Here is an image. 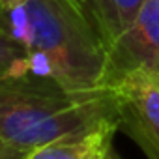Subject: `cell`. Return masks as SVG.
<instances>
[{
    "label": "cell",
    "mask_w": 159,
    "mask_h": 159,
    "mask_svg": "<svg viewBox=\"0 0 159 159\" xmlns=\"http://www.w3.org/2000/svg\"><path fill=\"white\" fill-rule=\"evenodd\" d=\"M23 2L25 0H0V10H10V8H15Z\"/></svg>",
    "instance_id": "obj_9"
},
{
    "label": "cell",
    "mask_w": 159,
    "mask_h": 159,
    "mask_svg": "<svg viewBox=\"0 0 159 159\" xmlns=\"http://www.w3.org/2000/svg\"><path fill=\"white\" fill-rule=\"evenodd\" d=\"M116 131V125H109L90 133L66 137L26 152L23 159H103L112 146Z\"/></svg>",
    "instance_id": "obj_5"
},
{
    "label": "cell",
    "mask_w": 159,
    "mask_h": 159,
    "mask_svg": "<svg viewBox=\"0 0 159 159\" xmlns=\"http://www.w3.org/2000/svg\"><path fill=\"white\" fill-rule=\"evenodd\" d=\"M131 71L159 75V0H144L131 25L111 43L105 86Z\"/></svg>",
    "instance_id": "obj_4"
},
{
    "label": "cell",
    "mask_w": 159,
    "mask_h": 159,
    "mask_svg": "<svg viewBox=\"0 0 159 159\" xmlns=\"http://www.w3.org/2000/svg\"><path fill=\"white\" fill-rule=\"evenodd\" d=\"M26 73H30V66L25 49L0 30V79L19 77Z\"/></svg>",
    "instance_id": "obj_7"
},
{
    "label": "cell",
    "mask_w": 159,
    "mask_h": 159,
    "mask_svg": "<svg viewBox=\"0 0 159 159\" xmlns=\"http://www.w3.org/2000/svg\"><path fill=\"white\" fill-rule=\"evenodd\" d=\"M0 30L25 49L30 73L69 92L105 88L109 47L83 0H25L0 10Z\"/></svg>",
    "instance_id": "obj_1"
},
{
    "label": "cell",
    "mask_w": 159,
    "mask_h": 159,
    "mask_svg": "<svg viewBox=\"0 0 159 159\" xmlns=\"http://www.w3.org/2000/svg\"><path fill=\"white\" fill-rule=\"evenodd\" d=\"M92 13L107 47L131 25L144 0H83Z\"/></svg>",
    "instance_id": "obj_6"
},
{
    "label": "cell",
    "mask_w": 159,
    "mask_h": 159,
    "mask_svg": "<svg viewBox=\"0 0 159 159\" xmlns=\"http://www.w3.org/2000/svg\"><path fill=\"white\" fill-rule=\"evenodd\" d=\"M116 98L118 129L148 159H159V75L131 71L109 84Z\"/></svg>",
    "instance_id": "obj_3"
},
{
    "label": "cell",
    "mask_w": 159,
    "mask_h": 159,
    "mask_svg": "<svg viewBox=\"0 0 159 159\" xmlns=\"http://www.w3.org/2000/svg\"><path fill=\"white\" fill-rule=\"evenodd\" d=\"M109 125L118 127L116 98L109 86L69 92L34 73L0 79V139L25 153Z\"/></svg>",
    "instance_id": "obj_2"
},
{
    "label": "cell",
    "mask_w": 159,
    "mask_h": 159,
    "mask_svg": "<svg viewBox=\"0 0 159 159\" xmlns=\"http://www.w3.org/2000/svg\"><path fill=\"white\" fill-rule=\"evenodd\" d=\"M23 157H25V152L10 146L8 142L0 139V159H23Z\"/></svg>",
    "instance_id": "obj_8"
},
{
    "label": "cell",
    "mask_w": 159,
    "mask_h": 159,
    "mask_svg": "<svg viewBox=\"0 0 159 159\" xmlns=\"http://www.w3.org/2000/svg\"><path fill=\"white\" fill-rule=\"evenodd\" d=\"M103 159H122V157H120V155H118V152L111 146V150L105 153V157H103Z\"/></svg>",
    "instance_id": "obj_10"
}]
</instances>
